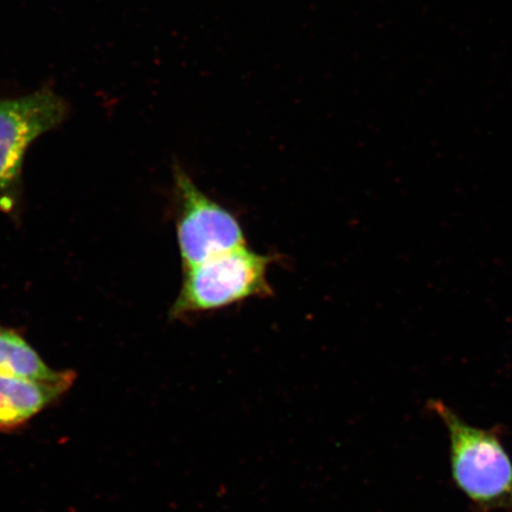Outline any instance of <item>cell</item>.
I'll list each match as a JSON object with an SVG mask.
<instances>
[{
    "label": "cell",
    "instance_id": "1",
    "mask_svg": "<svg viewBox=\"0 0 512 512\" xmlns=\"http://www.w3.org/2000/svg\"><path fill=\"white\" fill-rule=\"evenodd\" d=\"M450 441L453 483L476 512H512V460L498 427L479 428L466 422L443 401L430 400Z\"/></svg>",
    "mask_w": 512,
    "mask_h": 512
},
{
    "label": "cell",
    "instance_id": "2",
    "mask_svg": "<svg viewBox=\"0 0 512 512\" xmlns=\"http://www.w3.org/2000/svg\"><path fill=\"white\" fill-rule=\"evenodd\" d=\"M275 261L277 256L245 246L185 268L170 318L203 315L249 299L271 297L268 271Z\"/></svg>",
    "mask_w": 512,
    "mask_h": 512
},
{
    "label": "cell",
    "instance_id": "3",
    "mask_svg": "<svg viewBox=\"0 0 512 512\" xmlns=\"http://www.w3.org/2000/svg\"><path fill=\"white\" fill-rule=\"evenodd\" d=\"M174 209L183 270L247 246L239 217L198 188L182 166L174 169Z\"/></svg>",
    "mask_w": 512,
    "mask_h": 512
},
{
    "label": "cell",
    "instance_id": "4",
    "mask_svg": "<svg viewBox=\"0 0 512 512\" xmlns=\"http://www.w3.org/2000/svg\"><path fill=\"white\" fill-rule=\"evenodd\" d=\"M66 101L53 89L0 100V208L14 201L25 152L67 118Z\"/></svg>",
    "mask_w": 512,
    "mask_h": 512
},
{
    "label": "cell",
    "instance_id": "5",
    "mask_svg": "<svg viewBox=\"0 0 512 512\" xmlns=\"http://www.w3.org/2000/svg\"><path fill=\"white\" fill-rule=\"evenodd\" d=\"M76 379L73 370H64L59 379L36 381L0 375V431L11 432L53 406L68 392Z\"/></svg>",
    "mask_w": 512,
    "mask_h": 512
},
{
    "label": "cell",
    "instance_id": "6",
    "mask_svg": "<svg viewBox=\"0 0 512 512\" xmlns=\"http://www.w3.org/2000/svg\"><path fill=\"white\" fill-rule=\"evenodd\" d=\"M63 373L64 370L57 371L48 367L19 332L0 325V375L51 381L59 379Z\"/></svg>",
    "mask_w": 512,
    "mask_h": 512
}]
</instances>
